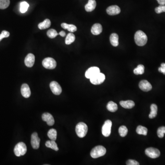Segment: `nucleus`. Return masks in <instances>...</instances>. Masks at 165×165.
Segmentation results:
<instances>
[{"label":"nucleus","mask_w":165,"mask_h":165,"mask_svg":"<svg viewBox=\"0 0 165 165\" xmlns=\"http://www.w3.org/2000/svg\"><path fill=\"white\" fill-rule=\"evenodd\" d=\"M147 38L146 34L141 30H138L134 35L135 43L138 46H143L147 43Z\"/></svg>","instance_id":"f257e3e1"},{"label":"nucleus","mask_w":165,"mask_h":165,"mask_svg":"<svg viewBox=\"0 0 165 165\" xmlns=\"http://www.w3.org/2000/svg\"><path fill=\"white\" fill-rule=\"evenodd\" d=\"M106 149L104 146L98 145L95 146L91 150V156L93 158H97L104 155L106 153Z\"/></svg>","instance_id":"f03ea898"},{"label":"nucleus","mask_w":165,"mask_h":165,"mask_svg":"<svg viewBox=\"0 0 165 165\" xmlns=\"http://www.w3.org/2000/svg\"><path fill=\"white\" fill-rule=\"evenodd\" d=\"M88 126L84 123H79L76 126V132L79 138L85 137L88 132Z\"/></svg>","instance_id":"7ed1b4c3"},{"label":"nucleus","mask_w":165,"mask_h":165,"mask_svg":"<svg viewBox=\"0 0 165 165\" xmlns=\"http://www.w3.org/2000/svg\"><path fill=\"white\" fill-rule=\"evenodd\" d=\"M27 152V147L24 142H19L16 145L14 149V152L17 156H23Z\"/></svg>","instance_id":"20e7f679"},{"label":"nucleus","mask_w":165,"mask_h":165,"mask_svg":"<svg viewBox=\"0 0 165 165\" xmlns=\"http://www.w3.org/2000/svg\"><path fill=\"white\" fill-rule=\"evenodd\" d=\"M42 65L46 69H53L56 67V62L53 58L47 57L42 61Z\"/></svg>","instance_id":"39448f33"},{"label":"nucleus","mask_w":165,"mask_h":165,"mask_svg":"<svg viewBox=\"0 0 165 165\" xmlns=\"http://www.w3.org/2000/svg\"><path fill=\"white\" fill-rule=\"evenodd\" d=\"M105 75L102 73H99L90 79V81L94 85L102 84L105 80Z\"/></svg>","instance_id":"423d86ee"},{"label":"nucleus","mask_w":165,"mask_h":165,"mask_svg":"<svg viewBox=\"0 0 165 165\" xmlns=\"http://www.w3.org/2000/svg\"><path fill=\"white\" fill-rule=\"evenodd\" d=\"M112 126V122L111 120H107L105 121L102 128V133L105 137H107L110 136Z\"/></svg>","instance_id":"0eeeda50"},{"label":"nucleus","mask_w":165,"mask_h":165,"mask_svg":"<svg viewBox=\"0 0 165 165\" xmlns=\"http://www.w3.org/2000/svg\"><path fill=\"white\" fill-rule=\"evenodd\" d=\"M145 153L147 156L153 159L158 158L161 154L159 150L156 148H152V147H150V148L146 149L145 150Z\"/></svg>","instance_id":"6e6552de"},{"label":"nucleus","mask_w":165,"mask_h":165,"mask_svg":"<svg viewBox=\"0 0 165 165\" xmlns=\"http://www.w3.org/2000/svg\"><path fill=\"white\" fill-rule=\"evenodd\" d=\"M50 89L53 93L55 95H60L62 92L61 86L58 82L56 81H52L50 84Z\"/></svg>","instance_id":"1a4fd4ad"},{"label":"nucleus","mask_w":165,"mask_h":165,"mask_svg":"<svg viewBox=\"0 0 165 165\" xmlns=\"http://www.w3.org/2000/svg\"><path fill=\"white\" fill-rule=\"evenodd\" d=\"M40 139L38 137L37 132H34L31 135V144L32 147L35 150L39 149L40 144Z\"/></svg>","instance_id":"9d476101"},{"label":"nucleus","mask_w":165,"mask_h":165,"mask_svg":"<svg viewBox=\"0 0 165 165\" xmlns=\"http://www.w3.org/2000/svg\"><path fill=\"white\" fill-rule=\"evenodd\" d=\"M99 73H100V69L99 68L96 67H90L86 71L85 75L86 78L90 79Z\"/></svg>","instance_id":"9b49d317"},{"label":"nucleus","mask_w":165,"mask_h":165,"mask_svg":"<svg viewBox=\"0 0 165 165\" xmlns=\"http://www.w3.org/2000/svg\"><path fill=\"white\" fill-rule=\"evenodd\" d=\"M42 119L44 122H46L49 126H53L54 124L55 120L53 117L49 113H45L43 114Z\"/></svg>","instance_id":"f8f14e48"},{"label":"nucleus","mask_w":165,"mask_h":165,"mask_svg":"<svg viewBox=\"0 0 165 165\" xmlns=\"http://www.w3.org/2000/svg\"><path fill=\"white\" fill-rule=\"evenodd\" d=\"M35 62V56L33 54H29L25 58V64L27 67H32L34 66Z\"/></svg>","instance_id":"ddd939ff"},{"label":"nucleus","mask_w":165,"mask_h":165,"mask_svg":"<svg viewBox=\"0 0 165 165\" xmlns=\"http://www.w3.org/2000/svg\"><path fill=\"white\" fill-rule=\"evenodd\" d=\"M120 7L117 5L111 6L106 9V13L110 15H116L120 13Z\"/></svg>","instance_id":"4468645a"},{"label":"nucleus","mask_w":165,"mask_h":165,"mask_svg":"<svg viewBox=\"0 0 165 165\" xmlns=\"http://www.w3.org/2000/svg\"><path fill=\"white\" fill-rule=\"evenodd\" d=\"M139 87L142 90L148 92L152 90V84L146 80H143L139 83Z\"/></svg>","instance_id":"2eb2a0df"},{"label":"nucleus","mask_w":165,"mask_h":165,"mask_svg":"<svg viewBox=\"0 0 165 165\" xmlns=\"http://www.w3.org/2000/svg\"><path fill=\"white\" fill-rule=\"evenodd\" d=\"M21 92L23 97L28 98L31 95V91L29 86L26 83H24L21 86Z\"/></svg>","instance_id":"dca6fc26"},{"label":"nucleus","mask_w":165,"mask_h":165,"mask_svg":"<svg viewBox=\"0 0 165 165\" xmlns=\"http://www.w3.org/2000/svg\"><path fill=\"white\" fill-rule=\"evenodd\" d=\"M91 31L93 35H95V36L100 35L102 31V27L101 24H94L92 27Z\"/></svg>","instance_id":"f3484780"},{"label":"nucleus","mask_w":165,"mask_h":165,"mask_svg":"<svg viewBox=\"0 0 165 165\" xmlns=\"http://www.w3.org/2000/svg\"><path fill=\"white\" fill-rule=\"evenodd\" d=\"M96 6V2L95 0H89L88 3L85 5V9L88 12H90L93 11Z\"/></svg>","instance_id":"a211bd4d"},{"label":"nucleus","mask_w":165,"mask_h":165,"mask_svg":"<svg viewBox=\"0 0 165 165\" xmlns=\"http://www.w3.org/2000/svg\"><path fill=\"white\" fill-rule=\"evenodd\" d=\"M120 104L122 107L126 109H131L135 106V103L132 101H121Z\"/></svg>","instance_id":"6ab92c4d"},{"label":"nucleus","mask_w":165,"mask_h":165,"mask_svg":"<svg viewBox=\"0 0 165 165\" xmlns=\"http://www.w3.org/2000/svg\"><path fill=\"white\" fill-rule=\"evenodd\" d=\"M61 26L63 29H67L68 31L73 33L75 32L77 30V27L73 25H68L66 23H62L61 24Z\"/></svg>","instance_id":"aec40b11"},{"label":"nucleus","mask_w":165,"mask_h":165,"mask_svg":"<svg viewBox=\"0 0 165 165\" xmlns=\"http://www.w3.org/2000/svg\"><path fill=\"white\" fill-rule=\"evenodd\" d=\"M118 36L116 33H113L110 36V40L111 44L115 47H116L118 45Z\"/></svg>","instance_id":"412c9836"},{"label":"nucleus","mask_w":165,"mask_h":165,"mask_svg":"<svg viewBox=\"0 0 165 165\" xmlns=\"http://www.w3.org/2000/svg\"><path fill=\"white\" fill-rule=\"evenodd\" d=\"M151 112L149 114V118L152 119V118L156 117V116H157L158 108H157L156 105L153 104L151 105Z\"/></svg>","instance_id":"4be33fe9"},{"label":"nucleus","mask_w":165,"mask_h":165,"mask_svg":"<svg viewBox=\"0 0 165 165\" xmlns=\"http://www.w3.org/2000/svg\"><path fill=\"white\" fill-rule=\"evenodd\" d=\"M51 25V22L49 19H46L38 25V28L41 30L49 28Z\"/></svg>","instance_id":"5701e85b"},{"label":"nucleus","mask_w":165,"mask_h":165,"mask_svg":"<svg viewBox=\"0 0 165 165\" xmlns=\"http://www.w3.org/2000/svg\"><path fill=\"white\" fill-rule=\"evenodd\" d=\"M45 146L47 148H51L55 151H58L59 150L56 143L55 141L52 140L47 141L45 143Z\"/></svg>","instance_id":"b1692460"},{"label":"nucleus","mask_w":165,"mask_h":165,"mask_svg":"<svg viewBox=\"0 0 165 165\" xmlns=\"http://www.w3.org/2000/svg\"><path fill=\"white\" fill-rule=\"evenodd\" d=\"M106 107H107V109L108 111L113 112V113L116 112L118 109L117 104L112 101L108 103Z\"/></svg>","instance_id":"393cba45"},{"label":"nucleus","mask_w":165,"mask_h":165,"mask_svg":"<svg viewBox=\"0 0 165 165\" xmlns=\"http://www.w3.org/2000/svg\"><path fill=\"white\" fill-rule=\"evenodd\" d=\"M47 135L50 140L56 141V137H57V131L55 129H51L48 131Z\"/></svg>","instance_id":"a878e982"},{"label":"nucleus","mask_w":165,"mask_h":165,"mask_svg":"<svg viewBox=\"0 0 165 165\" xmlns=\"http://www.w3.org/2000/svg\"><path fill=\"white\" fill-rule=\"evenodd\" d=\"M75 35L72 33H69L66 38V44H67V45L71 44L72 43L75 41Z\"/></svg>","instance_id":"bb28decb"},{"label":"nucleus","mask_w":165,"mask_h":165,"mask_svg":"<svg viewBox=\"0 0 165 165\" xmlns=\"http://www.w3.org/2000/svg\"><path fill=\"white\" fill-rule=\"evenodd\" d=\"M144 67L142 64H140L133 70V73L136 75H141L144 73Z\"/></svg>","instance_id":"cd10ccee"},{"label":"nucleus","mask_w":165,"mask_h":165,"mask_svg":"<svg viewBox=\"0 0 165 165\" xmlns=\"http://www.w3.org/2000/svg\"><path fill=\"white\" fill-rule=\"evenodd\" d=\"M136 132L138 134L141 135H146L148 132V129L145 127L142 126H139L136 129Z\"/></svg>","instance_id":"c85d7f7f"},{"label":"nucleus","mask_w":165,"mask_h":165,"mask_svg":"<svg viewBox=\"0 0 165 165\" xmlns=\"http://www.w3.org/2000/svg\"><path fill=\"white\" fill-rule=\"evenodd\" d=\"M119 134L122 137H124L127 135L128 132V129L125 126H122L119 128Z\"/></svg>","instance_id":"c756f323"},{"label":"nucleus","mask_w":165,"mask_h":165,"mask_svg":"<svg viewBox=\"0 0 165 165\" xmlns=\"http://www.w3.org/2000/svg\"><path fill=\"white\" fill-rule=\"evenodd\" d=\"M10 0H0V9H5L10 5Z\"/></svg>","instance_id":"7c9ffc66"},{"label":"nucleus","mask_w":165,"mask_h":165,"mask_svg":"<svg viewBox=\"0 0 165 165\" xmlns=\"http://www.w3.org/2000/svg\"><path fill=\"white\" fill-rule=\"evenodd\" d=\"M29 5L27 2H23L20 4V10L21 13H25L26 12L29 7Z\"/></svg>","instance_id":"2f4dec72"},{"label":"nucleus","mask_w":165,"mask_h":165,"mask_svg":"<svg viewBox=\"0 0 165 165\" xmlns=\"http://www.w3.org/2000/svg\"><path fill=\"white\" fill-rule=\"evenodd\" d=\"M58 33L56 30L54 29H51L48 30L47 32V35L50 38L53 39L55 38L57 35Z\"/></svg>","instance_id":"473e14b6"},{"label":"nucleus","mask_w":165,"mask_h":165,"mask_svg":"<svg viewBox=\"0 0 165 165\" xmlns=\"http://www.w3.org/2000/svg\"><path fill=\"white\" fill-rule=\"evenodd\" d=\"M157 135L160 138H163L165 133V127H160L157 130Z\"/></svg>","instance_id":"72a5a7b5"},{"label":"nucleus","mask_w":165,"mask_h":165,"mask_svg":"<svg viewBox=\"0 0 165 165\" xmlns=\"http://www.w3.org/2000/svg\"><path fill=\"white\" fill-rule=\"evenodd\" d=\"M155 12L157 14L165 12V5H160L158 7H156L155 8Z\"/></svg>","instance_id":"f704fd0d"},{"label":"nucleus","mask_w":165,"mask_h":165,"mask_svg":"<svg viewBox=\"0 0 165 165\" xmlns=\"http://www.w3.org/2000/svg\"><path fill=\"white\" fill-rule=\"evenodd\" d=\"M9 36H10V33L8 31H5V30L2 31V33L0 35V41L5 38L8 37Z\"/></svg>","instance_id":"c9c22d12"},{"label":"nucleus","mask_w":165,"mask_h":165,"mask_svg":"<svg viewBox=\"0 0 165 165\" xmlns=\"http://www.w3.org/2000/svg\"><path fill=\"white\" fill-rule=\"evenodd\" d=\"M126 164L127 165H139L140 163L135 160H129L126 162Z\"/></svg>","instance_id":"e433bc0d"},{"label":"nucleus","mask_w":165,"mask_h":165,"mask_svg":"<svg viewBox=\"0 0 165 165\" xmlns=\"http://www.w3.org/2000/svg\"><path fill=\"white\" fill-rule=\"evenodd\" d=\"M158 71H159V72H160V73H163L164 75H165V63H163L161 64V67H160L158 68Z\"/></svg>","instance_id":"4c0bfd02"},{"label":"nucleus","mask_w":165,"mask_h":165,"mask_svg":"<svg viewBox=\"0 0 165 165\" xmlns=\"http://www.w3.org/2000/svg\"><path fill=\"white\" fill-rule=\"evenodd\" d=\"M160 5H165V0H156Z\"/></svg>","instance_id":"58836bf2"},{"label":"nucleus","mask_w":165,"mask_h":165,"mask_svg":"<svg viewBox=\"0 0 165 165\" xmlns=\"http://www.w3.org/2000/svg\"><path fill=\"white\" fill-rule=\"evenodd\" d=\"M59 35H60L61 36L65 37L66 36V33L64 31H62L59 33Z\"/></svg>","instance_id":"ea45409f"}]
</instances>
